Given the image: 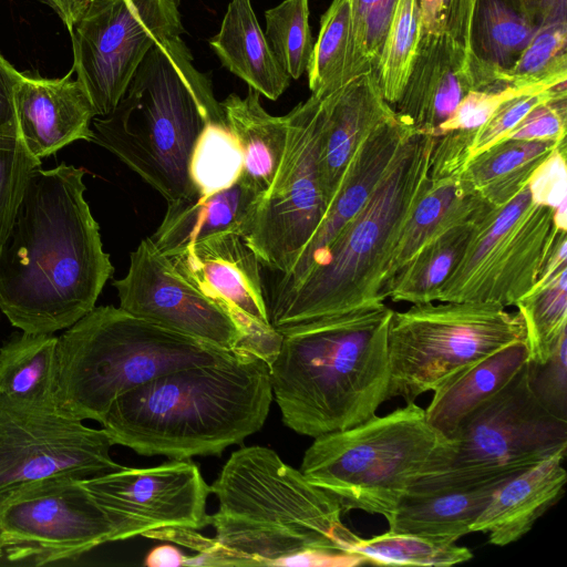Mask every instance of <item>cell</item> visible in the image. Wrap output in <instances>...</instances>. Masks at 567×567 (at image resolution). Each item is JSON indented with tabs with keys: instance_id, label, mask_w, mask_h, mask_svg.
<instances>
[{
	"instance_id": "cell-1",
	"label": "cell",
	"mask_w": 567,
	"mask_h": 567,
	"mask_svg": "<svg viewBox=\"0 0 567 567\" xmlns=\"http://www.w3.org/2000/svg\"><path fill=\"white\" fill-rule=\"evenodd\" d=\"M84 174L61 163L28 178L0 250V310L21 331L70 328L95 307L113 275L84 198Z\"/></svg>"
},
{
	"instance_id": "cell-2",
	"label": "cell",
	"mask_w": 567,
	"mask_h": 567,
	"mask_svg": "<svg viewBox=\"0 0 567 567\" xmlns=\"http://www.w3.org/2000/svg\"><path fill=\"white\" fill-rule=\"evenodd\" d=\"M272 396L268 363L239 349L125 392L100 424L114 445L140 455H220L262 427Z\"/></svg>"
},
{
	"instance_id": "cell-3",
	"label": "cell",
	"mask_w": 567,
	"mask_h": 567,
	"mask_svg": "<svg viewBox=\"0 0 567 567\" xmlns=\"http://www.w3.org/2000/svg\"><path fill=\"white\" fill-rule=\"evenodd\" d=\"M392 313L378 301L279 331L269 375L286 426L315 439L377 415L386 401Z\"/></svg>"
},
{
	"instance_id": "cell-4",
	"label": "cell",
	"mask_w": 567,
	"mask_h": 567,
	"mask_svg": "<svg viewBox=\"0 0 567 567\" xmlns=\"http://www.w3.org/2000/svg\"><path fill=\"white\" fill-rule=\"evenodd\" d=\"M193 61L181 37L161 40L137 66L115 109L92 121V142L167 203L196 194L189 177L196 141L208 123L226 125L209 78Z\"/></svg>"
},
{
	"instance_id": "cell-5",
	"label": "cell",
	"mask_w": 567,
	"mask_h": 567,
	"mask_svg": "<svg viewBox=\"0 0 567 567\" xmlns=\"http://www.w3.org/2000/svg\"><path fill=\"white\" fill-rule=\"evenodd\" d=\"M216 539L245 566H272L308 550L348 551L358 536L334 496L260 445L235 451L210 485Z\"/></svg>"
},
{
	"instance_id": "cell-6",
	"label": "cell",
	"mask_w": 567,
	"mask_h": 567,
	"mask_svg": "<svg viewBox=\"0 0 567 567\" xmlns=\"http://www.w3.org/2000/svg\"><path fill=\"white\" fill-rule=\"evenodd\" d=\"M435 137L410 136L377 188L338 233L317 265L291 290L268 303L279 332L316 318L383 301L381 290L399 236L430 182Z\"/></svg>"
},
{
	"instance_id": "cell-7",
	"label": "cell",
	"mask_w": 567,
	"mask_h": 567,
	"mask_svg": "<svg viewBox=\"0 0 567 567\" xmlns=\"http://www.w3.org/2000/svg\"><path fill=\"white\" fill-rule=\"evenodd\" d=\"M234 351L120 307H94L58 337L55 408L69 417L100 423L125 392L171 371L223 360Z\"/></svg>"
},
{
	"instance_id": "cell-8",
	"label": "cell",
	"mask_w": 567,
	"mask_h": 567,
	"mask_svg": "<svg viewBox=\"0 0 567 567\" xmlns=\"http://www.w3.org/2000/svg\"><path fill=\"white\" fill-rule=\"evenodd\" d=\"M454 442L406 403L383 416L315 437L300 471L337 498L342 511H363L389 523L403 497L422 478L442 471Z\"/></svg>"
},
{
	"instance_id": "cell-9",
	"label": "cell",
	"mask_w": 567,
	"mask_h": 567,
	"mask_svg": "<svg viewBox=\"0 0 567 567\" xmlns=\"http://www.w3.org/2000/svg\"><path fill=\"white\" fill-rule=\"evenodd\" d=\"M517 311L488 301H440L394 311L388 331L386 400L414 402L512 343L525 341Z\"/></svg>"
},
{
	"instance_id": "cell-10",
	"label": "cell",
	"mask_w": 567,
	"mask_h": 567,
	"mask_svg": "<svg viewBox=\"0 0 567 567\" xmlns=\"http://www.w3.org/2000/svg\"><path fill=\"white\" fill-rule=\"evenodd\" d=\"M452 441L449 464L422 477L411 491L505 482L567 449V420L535 396L526 361L505 386L464 419Z\"/></svg>"
},
{
	"instance_id": "cell-11",
	"label": "cell",
	"mask_w": 567,
	"mask_h": 567,
	"mask_svg": "<svg viewBox=\"0 0 567 567\" xmlns=\"http://www.w3.org/2000/svg\"><path fill=\"white\" fill-rule=\"evenodd\" d=\"M141 535L102 507L84 480L51 476L0 496V546L13 565L43 566Z\"/></svg>"
},
{
	"instance_id": "cell-12",
	"label": "cell",
	"mask_w": 567,
	"mask_h": 567,
	"mask_svg": "<svg viewBox=\"0 0 567 567\" xmlns=\"http://www.w3.org/2000/svg\"><path fill=\"white\" fill-rule=\"evenodd\" d=\"M560 229L554 208L533 202L527 185L475 225L460 261L435 301L515 306L535 287Z\"/></svg>"
},
{
	"instance_id": "cell-13",
	"label": "cell",
	"mask_w": 567,
	"mask_h": 567,
	"mask_svg": "<svg viewBox=\"0 0 567 567\" xmlns=\"http://www.w3.org/2000/svg\"><path fill=\"white\" fill-rule=\"evenodd\" d=\"M287 115L288 135L276 175L257 202L244 235L261 266L286 275L319 225L321 99L310 95Z\"/></svg>"
},
{
	"instance_id": "cell-14",
	"label": "cell",
	"mask_w": 567,
	"mask_h": 567,
	"mask_svg": "<svg viewBox=\"0 0 567 567\" xmlns=\"http://www.w3.org/2000/svg\"><path fill=\"white\" fill-rule=\"evenodd\" d=\"M183 32L179 0H91L70 35L72 69L96 116L115 109L153 45Z\"/></svg>"
},
{
	"instance_id": "cell-15",
	"label": "cell",
	"mask_w": 567,
	"mask_h": 567,
	"mask_svg": "<svg viewBox=\"0 0 567 567\" xmlns=\"http://www.w3.org/2000/svg\"><path fill=\"white\" fill-rule=\"evenodd\" d=\"M106 431L41 406L0 395V496L51 476L90 478L122 467Z\"/></svg>"
},
{
	"instance_id": "cell-16",
	"label": "cell",
	"mask_w": 567,
	"mask_h": 567,
	"mask_svg": "<svg viewBox=\"0 0 567 567\" xmlns=\"http://www.w3.org/2000/svg\"><path fill=\"white\" fill-rule=\"evenodd\" d=\"M112 285L121 309L221 349L243 350L246 336L230 315L183 277L150 237L131 252L126 275Z\"/></svg>"
},
{
	"instance_id": "cell-17",
	"label": "cell",
	"mask_w": 567,
	"mask_h": 567,
	"mask_svg": "<svg viewBox=\"0 0 567 567\" xmlns=\"http://www.w3.org/2000/svg\"><path fill=\"white\" fill-rule=\"evenodd\" d=\"M168 258L183 277L230 315L246 336L243 350L269 365L280 349L281 333L270 324L261 264L245 238L237 233L217 234Z\"/></svg>"
},
{
	"instance_id": "cell-18",
	"label": "cell",
	"mask_w": 567,
	"mask_h": 567,
	"mask_svg": "<svg viewBox=\"0 0 567 567\" xmlns=\"http://www.w3.org/2000/svg\"><path fill=\"white\" fill-rule=\"evenodd\" d=\"M84 483L102 507L134 524L141 536L162 527L200 529L210 524L206 513L210 486L188 460L153 467L122 466Z\"/></svg>"
},
{
	"instance_id": "cell-19",
	"label": "cell",
	"mask_w": 567,
	"mask_h": 567,
	"mask_svg": "<svg viewBox=\"0 0 567 567\" xmlns=\"http://www.w3.org/2000/svg\"><path fill=\"white\" fill-rule=\"evenodd\" d=\"M414 134L415 131L402 123L395 114L362 141L346 167L316 230L291 269L277 282L271 301L295 288L317 265L338 233L372 195L401 145Z\"/></svg>"
},
{
	"instance_id": "cell-20",
	"label": "cell",
	"mask_w": 567,
	"mask_h": 567,
	"mask_svg": "<svg viewBox=\"0 0 567 567\" xmlns=\"http://www.w3.org/2000/svg\"><path fill=\"white\" fill-rule=\"evenodd\" d=\"M480 89L483 84L470 54L455 40L445 33L420 32L394 112L416 134L433 136L463 97Z\"/></svg>"
},
{
	"instance_id": "cell-21",
	"label": "cell",
	"mask_w": 567,
	"mask_h": 567,
	"mask_svg": "<svg viewBox=\"0 0 567 567\" xmlns=\"http://www.w3.org/2000/svg\"><path fill=\"white\" fill-rule=\"evenodd\" d=\"M71 69L59 79L20 74L13 103L22 138L32 156L43 158L75 141L92 142L96 117L91 100Z\"/></svg>"
},
{
	"instance_id": "cell-22",
	"label": "cell",
	"mask_w": 567,
	"mask_h": 567,
	"mask_svg": "<svg viewBox=\"0 0 567 567\" xmlns=\"http://www.w3.org/2000/svg\"><path fill=\"white\" fill-rule=\"evenodd\" d=\"M322 109L319 176L326 209L362 141L395 115L381 92L377 70L365 72L320 97Z\"/></svg>"
},
{
	"instance_id": "cell-23",
	"label": "cell",
	"mask_w": 567,
	"mask_h": 567,
	"mask_svg": "<svg viewBox=\"0 0 567 567\" xmlns=\"http://www.w3.org/2000/svg\"><path fill=\"white\" fill-rule=\"evenodd\" d=\"M492 207L475 195H463L437 230L391 279L383 300L435 302L441 286L463 256L476 223Z\"/></svg>"
},
{
	"instance_id": "cell-24",
	"label": "cell",
	"mask_w": 567,
	"mask_h": 567,
	"mask_svg": "<svg viewBox=\"0 0 567 567\" xmlns=\"http://www.w3.org/2000/svg\"><path fill=\"white\" fill-rule=\"evenodd\" d=\"M566 452H555L498 486L471 532L487 534L488 543L496 546L512 544L527 534L564 492Z\"/></svg>"
},
{
	"instance_id": "cell-25",
	"label": "cell",
	"mask_w": 567,
	"mask_h": 567,
	"mask_svg": "<svg viewBox=\"0 0 567 567\" xmlns=\"http://www.w3.org/2000/svg\"><path fill=\"white\" fill-rule=\"evenodd\" d=\"M260 197L238 179L230 187L207 196L195 194L167 203L163 220L150 239L169 257L217 234L237 233L244 237Z\"/></svg>"
},
{
	"instance_id": "cell-26",
	"label": "cell",
	"mask_w": 567,
	"mask_h": 567,
	"mask_svg": "<svg viewBox=\"0 0 567 567\" xmlns=\"http://www.w3.org/2000/svg\"><path fill=\"white\" fill-rule=\"evenodd\" d=\"M503 483L410 491L388 523L389 529L456 543L472 533L473 523Z\"/></svg>"
},
{
	"instance_id": "cell-27",
	"label": "cell",
	"mask_w": 567,
	"mask_h": 567,
	"mask_svg": "<svg viewBox=\"0 0 567 567\" xmlns=\"http://www.w3.org/2000/svg\"><path fill=\"white\" fill-rule=\"evenodd\" d=\"M540 27L539 13L523 0H475L470 59L487 86L499 82Z\"/></svg>"
},
{
	"instance_id": "cell-28",
	"label": "cell",
	"mask_w": 567,
	"mask_h": 567,
	"mask_svg": "<svg viewBox=\"0 0 567 567\" xmlns=\"http://www.w3.org/2000/svg\"><path fill=\"white\" fill-rule=\"evenodd\" d=\"M209 44L221 64L260 95L276 101L290 84L254 12L251 0H231Z\"/></svg>"
},
{
	"instance_id": "cell-29",
	"label": "cell",
	"mask_w": 567,
	"mask_h": 567,
	"mask_svg": "<svg viewBox=\"0 0 567 567\" xmlns=\"http://www.w3.org/2000/svg\"><path fill=\"white\" fill-rule=\"evenodd\" d=\"M527 358L526 343L520 341L455 374L433 391L424 410L426 421L452 440L464 419L505 386Z\"/></svg>"
},
{
	"instance_id": "cell-30",
	"label": "cell",
	"mask_w": 567,
	"mask_h": 567,
	"mask_svg": "<svg viewBox=\"0 0 567 567\" xmlns=\"http://www.w3.org/2000/svg\"><path fill=\"white\" fill-rule=\"evenodd\" d=\"M220 105L226 125L243 151L244 166L239 179L262 196L285 151L287 115L269 114L260 103V93L252 87H248L245 97L229 94Z\"/></svg>"
},
{
	"instance_id": "cell-31",
	"label": "cell",
	"mask_w": 567,
	"mask_h": 567,
	"mask_svg": "<svg viewBox=\"0 0 567 567\" xmlns=\"http://www.w3.org/2000/svg\"><path fill=\"white\" fill-rule=\"evenodd\" d=\"M559 142L502 141L467 163L457 176L460 189L493 207L504 206L527 185L532 174Z\"/></svg>"
},
{
	"instance_id": "cell-32",
	"label": "cell",
	"mask_w": 567,
	"mask_h": 567,
	"mask_svg": "<svg viewBox=\"0 0 567 567\" xmlns=\"http://www.w3.org/2000/svg\"><path fill=\"white\" fill-rule=\"evenodd\" d=\"M56 347L54 333L12 334L0 347V395L55 406Z\"/></svg>"
},
{
	"instance_id": "cell-33",
	"label": "cell",
	"mask_w": 567,
	"mask_h": 567,
	"mask_svg": "<svg viewBox=\"0 0 567 567\" xmlns=\"http://www.w3.org/2000/svg\"><path fill=\"white\" fill-rule=\"evenodd\" d=\"M20 72L0 53V250L12 227L28 178L40 167L22 138L13 89Z\"/></svg>"
},
{
	"instance_id": "cell-34",
	"label": "cell",
	"mask_w": 567,
	"mask_h": 567,
	"mask_svg": "<svg viewBox=\"0 0 567 567\" xmlns=\"http://www.w3.org/2000/svg\"><path fill=\"white\" fill-rule=\"evenodd\" d=\"M307 73L311 94L317 97L333 93L354 78L350 0H332L322 14Z\"/></svg>"
},
{
	"instance_id": "cell-35",
	"label": "cell",
	"mask_w": 567,
	"mask_h": 567,
	"mask_svg": "<svg viewBox=\"0 0 567 567\" xmlns=\"http://www.w3.org/2000/svg\"><path fill=\"white\" fill-rule=\"evenodd\" d=\"M515 306L525 323L527 360L546 362L567 337V267L534 287Z\"/></svg>"
},
{
	"instance_id": "cell-36",
	"label": "cell",
	"mask_w": 567,
	"mask_h": 567,
	"mask_svg": "<svg viewBox=\"0 0 567 567\" xmlns=\"http://www.w3.org/2000/svg\"><path fill=\"white\" fill-rule=\"evenodd\" d=\"M350 553L365 563L391 566H452L472 559V551L455 543H440L409 533L388 530L354 542Z\"/></svg>"
},
{
	"instance_id": "cell-37",
	"label": "cell",
	"mask_w": 567,
	"mask_h": 567,
	"mask_svg": "<svg viewBox=\"0 0 567 567\" xmlns=\"http://www.w3.org/2000/svg\"><path fill=\"white\" fill-rule=\"evenodd\" d=\"M463 195L457 184V177L430 178L425 192L417 200L399 236L381 290L382 300L383 291L391 279L437 230Z\"/></svg>"
},
{
	"instance_id": "cell-38",
	"label": "cell",
	"mask_w": 567,
	"mask_h": 567,
	"mask_svg": "<svg viewBox=\"0 0 567 567\" xmlns=\"http://www.w3.org/2000/svg\"><path fill=\"white\" fill-rule=\"evenodd\" d=\"M244 166L241 147L227 125L208 123L194 146L189 177L196 194L207 196L234 185Z\"/></svg>"
},
{
	"instance_id": "cell-39",
	"label": "cell",
	"mask_w": 567,
	"mask_h": 567,
	"mask_svg": "<svg viewBox=\"0 0 567 567\" xmlns=\"http://www.w3.org/2000/svg\"><path fill=\"white\" fill-rule=\"evenodd\" d=\"M265 35L287 75L298 80L309 65L313 38L309 25V0H284L265 12Z\"/></svg>"
},
{
	"instance_id": "cell-40",
	"label": "cell",
	"mask_w": 567,
	"mask_h": 567,
	"mask_svg": "<svg viewBox=\"0 0 567 567\" xmlns=\"http://www.w3.org/2000/svg\"><path fill=\"white\" fill-rule=\"evenodd\" d=\"M508 85L526 87L567 81V20L543 24L516 63L498 75Z\"/></svg>"
},
{
	"instance_id": "cell-41",
	"label": "cell",
	"mask_w": 567,
	"mask_h": 567,
	"mask_svg": "<svg viewBox=\"0 0 567 567\" xmlns=\"http://www.w3.org/2000/svg\"><path fill=\"white\" fill-rule=\"evenodd\" d=\"M417 0H399L377 69L382 95L395 104L404 89L420 39Z\"/></svg>"
},
{
	"instance_id": "cell-42",
	"label": "cell",
	"mask_w": 567,
	"mask_h": 567,
	"mask_svg": "<svg viewBox=\"0 0 567 567\" xmlns=\"http://www.w3.org/2000/svg\"><path fill=\"white\" fill-rule=\"evenodd\" d=\"M399 0H350L352 73L378 69Z\"/></svg>"
},
{
	"instance_id": "cell-43",
	"label": "cell",
	"mask_w": 567,
	"mask_h": 567,
	"mask_svg": "<svg viewBox=\"0 0 567 567\" xmlns=\"http://www.w3.org/2000/svg\"><path fill=\"white\" fill-rule=\"evenodd\" d=\"M567 82L525 93L505 101L491 117L474 131H463L468 143V162L505 135L537 104L567 92Z\"/></svg>"
},
{
	"instance_id": "cell-44",
	"label": "cell",
	"mask_w": 567,
	"mask_h": 567,
	"mask_svg": "<svg viewBox=\"0 0 567 567\" xmlns=\"http://www.w3.org/2000/svg\"><path fill=\"white\" fill-rule=\"evenodd\" d=\"M557 84L559 83L519 87L497 83L485 89L470 91L458 103L453 114L436 128L433 137L453 131H474L483 125L505 101Z\"/></svg>"
},
{
	"instance_id": "cell-45",
	"label": "cell",
	"mask_w": 567,
	"mask_h": 567,
	"mask_svg": "<svg viewBox=\"0 0 567 567\" xmlns=\"http://www.w3.org/2000/svg\"><path fill=\"white\" fill-rule=\"evenodd\" d=\"M528 380L538 401L556 416L567 420V337L544 363L527 360Z\"/></svg>"
},
{
	"instance_id": "cell-46",
	"label": "cell",
	"mask_w": 567,
	"mask_h": 567,
	"mask_svg": "<svg viewBox=\"0 0 567 567\" xmlns=\"http://www.w3.org/2000/svg\"><path fill=\"white\" fill-rule=\"evenodd\" d=\"M420 32L445 33L470 54V31L475 0H417Z\"/></svg>"
},
{
	"instance_id": "cell-47",
	"label": "cell",
	"mask_w": 567,
	"mask_h": 567,
	"mask_svg": "<svg viewBox=\"0 0 567 567\" xmlns=\"http://www.w3.org/2000/svg\"><path fill=\"white\" fill-rule=\"evenodd\" d=\"M567 92L534 106L503 138L554 141L566 138Z\"/></svg>"
},
{
	"instance_id": "cell-48",
	"label": "cell",
	"mask_w": 567,
	"mask_h": 567,
	"mask_svg": "<svg viewBox=\"0 0 567 567\" xmlns=\"http://www.w3.org/2000/svg\"><path fill=\"white\" fill-rule=\"evenodd\" d=\"M196 530L189 527L169 526L148 530L143 536L169 540L197 551L194 556L185 557L184 566H245L238 556L226 549L216 538L205 537Z\"/></svg>"
},
{
	"instance_id": "cell-49",
	"label": "cell",
	"mask_w": 567,
	"mask_h": 567,
	"mask_svg": "<svg viewBox=\"0 0 567 567\" xmlns=\"http://www.w3.org/2000/svg\"><path fill=\"white\" fill-rule=\"evenodd\" d=\"M527 188L533 202L539 205L556 208L567 200L566 140L535 169Z\"/></svg>"
},
{
	"instance_id": "cell-50",
	"label": "cell",
	"mask_w": 567,
	"mask_h": 567,
	"mask_svg": "<svg viewBox=\"0 0 567 567\" xmlns=\"http://www.w3.org/2000/svg\"><path fill=\"white\" fill-rule=\"evenodd\" d=\"M367 564L352 553L308 549L280 558L274 563L276 567H351Z\"/></svg>"
},
{
	"instance_id": "cell-51",
	"label": "cell",
	"mask_w": 567,
	"mask_h": 567,
	"mask_svg": "<svg viewBox=\"0 0 567 567\" xmlns=\"http://www.w3.org/2000/svg\"><path fill=\"white\" fill-rule=\"evenodd\" d=\"M567 231L559 230L555 241L553 244L551 250L544 264V267L538 276L537 282L535 285L539 286L544 281H546L549 277H551L559 269L567 267Z\"/></svg>"
},
{
	"instance_id": "cell-52",
	"label": "cell",
	"mask_w": 567,
	"mask_h": 567,
	"mask_svg": "<svg viewBox=\"0 0 567 567\" xmlns=\"http://www.w3.org/2000/svg\"><path fill=\"white\" fill-rule=\"evenodd\" d=\"M59 16L69 33L86 11L91 0H43Z\"/></svg>"
},
{
	"instance_id": "cell-53",
	"label": "cell",
	"mask_w": 567,
	"mask_h": 567,
	"mask_svg": "<svg viewBox=\"0 0 567 567\" xmlns=\"http://www.w3.org/2000/svg\"><path fill=\"white\" fill-rule=\"evenodd\" d=\"M185 557L175 546L159 545L148 553L144 565L148 567H178L184 566Z\"/></svg>"
},
{
	"instance_id": "cell-54",
	"label": "cell",
	"mask_w": 567,
	"mask_h": 567,
	"mask_svg": "<svg viewBox=\"0 0 567 567\" xmlns=\"http://www.w3.org/2000/svg\"><path fill=\"white\" fill-rule=\"evenodd\" d=\"M532 10L539 13V7L543 0H523ZM540 17V14H539ZM542 21V20H540Z\"/></svg>"
},
{
	"instance_id": "cell-55",
	"label": "cell",
	"mask_w": 567,
	"mask_h": 567,
	"mask_svg": "<svg viewBox=\"0 0 567 567\" xmlns=\"http://www.w3.org/2000/svg\"><path fill=\"white\" fill-rule=\"evenodd\" d=\"M3 559V551H2V548L0 546V561Z\"/></svg>"
}]
</instances>
